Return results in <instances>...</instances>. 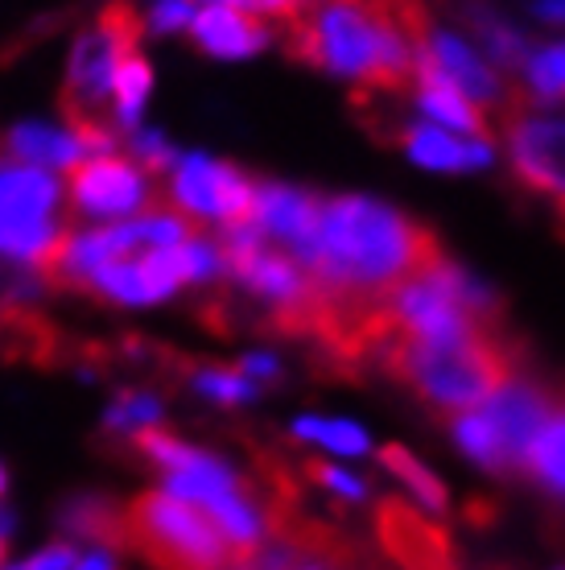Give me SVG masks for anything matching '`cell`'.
I'll return each mask as SVG.
<instances>
[{
    "mask_svg": "<svg viewBox=\"0 0 565 570\" xmlns=\"http://www.w3.org/2000/svg\"><path fill=\"white\" fill-rule=\"evenodd\" d=\"M562 224H565V207H562Z\"/></svg>",
    "mask_w": 565,
    "mask_h": 570,
    "instance_id": "74e56055",
    "label": "cell"
},
{
    "mask_svg": "<svg viewBox=\"0 0 565 570\" xmlns=\"http://www.w3.org/2000/svg\"><path fill=\"white\" fill-rule=\"evenodd\" d=\"M508 149L521 183L565 207V120L508 116Z\"/></svg>",
    "mask_w": 565,
    "mask_h": 570,
    "instance_id": "9c48e42d",
    "label": "cell"
},
{
    "mask_svg": "<svg viewBox=\"0 0 565 570\" xmlns=\"http://www.w3.org/2000/svg\"><path fill=\"white\" fill-rule=\"evenodd\" d=\"M454 439L467 451L475 463H483L487 471H512L504 446L495 439V430L479 417V410H467V414H454Z\"/></svg>",
    "mask_w": 565,
    "mask_h": 570,
    "instance_id": "7402d4cb",
    "label": "cell"
},
{
    "mask_svg": "<svg viewBox=\"0 0 565 570\" xmlns=\"http://www.w3.org/2000/svg\"><path fill=\"white\" fill-rule=\"evenodd\" d=\"M4 157L9 161H26V166H58V170H71L79 161H87L83 145L71 129H54V125H17L4 137Z\"/></svg>",
    "mask_w": 565,
    "mask_h": 570,
    "instance_id": "9a60e30c",
    "label": "cell"
},
{
    "mask_svg": "<svg viewBox=\"0 0 565 570\" xmlns=\"http://www.w3.org/2000/svg\"><path fill=\"white\" fill-rule=\"evenodd\" d=\"M190 385H195V393H202V397L211 401H224V405H240V401H252L256 393H260V385L256 381H248L240 368H198L190 372Z\"/></svg>",
    "mask_w": 565,
    "mask_h": 570,
    "instance_id": "603a6c76",
    "label": "cell"
},
{
    "mask_svg": "<svg viewBox=\"0 0 565 570\" xmlns=\"http://www.w3.org/2000/svg\"><path fill=\"white\" fill-rule=\"evenodd\" d=\"M380 463L388 471H393L400 484L409 488L413 500H417L422 509H429V513H442V509L450 504V500H446V488H442L438 475L425 468L422 459H413L409 451H405V446H396V442H393V446H384V451H380Z\"/></svg>",
    "mask_w": 565,
    "mask_h": 570,
    "instance_id": "ffe728a7",
    "label": "cell"
},
{
    "mask_svg": "<svg viewBox=\"0 0 565 570\" xmlns=\"http://www.w3.org/2000/svg\"><path fill=\"white\" fill-rule=\"evenodd\" d=\"M62 525L67 533L83 538L91 546H125V509H116L112 500L99 497H79L62 509Z\"/></svg>",
    "mask_w": 565,
    "mask_h": 570,
    "instance_id": "e0dca14e",
    "label": "cell"
},
{
    "mask_svg": "<svg viewBox=\"0 0 565 570\" xmlns=\"http://www.w3.org/2000/svg\"><path fill=\"white\" fill-rule=\"evenodd\" d=\"M132 161H141L145 170H170L178 154L174 145L153 129H132Z\"/></svg>",
    "mask_w": 565,
    "mask_h": 570,
    "instance_id": "4316f807",
    "label": "cell"
},
{
    "mask_svg": "<svg viewBox=\"0 0 565 570\" xmlns=\"http://www.w3.org/2000/svg\"><path fill=\"white\" fill-rule=\"evenodd\" d=\"M422 79H438V83H450L458 96H467V100H479V104H504V83H499V75L483 62L467 42H458L454 33H429V42L422 46V55H417V79L413 83H422Z\"/></svg>",
    "mask_w": 565,
    "mask_h": 570,
    "instance_id": "30bf717a",
    "label": "cell"
},
{
    "mask_svg": "<svg viewBox=\"0 0 565 570\" xmlns=\"http://www.w3.org/2000/svg\"><path fill=\"white\" fill-rule=\"evenodd\" d=\"M71 207L91 219H125L149 207V178L137 161L116 154L87 157L79 166H71V183H67Z\"/></svg>",
    "mask_w": 565,
    "mask_h": 570,
    "instance_id": "52a82bcc",
    "label": "cell"
},
{
    "mask_svg": "<svg viewBox=\"0 0 565 570\" xmlns=\"http://www.w3.org/2000/svg\"><path fill=\"white\" fill-rule=\"evenodd\" d=\"M417 87V108H422L434 125L442 129H454L458 137H475L483 141V132H487V116L467 100V96H458L450 83H438V79H422Z\"/></svg>",
    "mask_w": 565,
    "mask_h": 570,
    "instance_id": "2e32d148",
    "label": "cell"
},
{
    "mask_svg": "<svg viewBox=\"0 0 565 570\" xmlns=\"http://www.w3.org/2000/svg\"><path fill=\"white\" fill-rule=\"evenodd\" d=\"M537 17L553 21V26H565V0H537Z\"/></svg>",
    "mask_w": 565,
    "mask_h": 570,
    "instance_id": "836d02e7",
    "label": "cell"
},
{
    "mask_svg": "<svg viewBox=\"0 0 565 570\" xmlns=\"http://www.w3.org/2000/svg\"><path fill=\"white\" fill-rule=\"evenodd\" d=\"M524 71H528V87L537 91V100H565V42L528 55Z\"/></svg>",
    "mask_w": 565,
    "mask_h": 570,
    "instance_id": "d4e9b609",
    "label": "cell"
},
{
    "mask_svg": "<svg viewBox=\"0 0 565 570\" xmlns=\"http://www.w3.org/2000/svg\"><path fill=\"white\" fill-rule=\"evenodd\" d=\"M393 141L405 154L425 166V170H483L492 166V141H475V137H454L446 129H422V125H400Z\"/></svg>",
    "mask_w": 565,
    "mask_h": 570,
    "instance_id": "4fadbf2b",
    "label": "cell"
},
{
    "mask_svg": "<svg viewBox=\"0 0 565 570\" xmlns=\"http://www.w3.org/2000/svg\"><path fill=\"white\" fill-rule=\"evenodd\" d=\"M125 546L161 570H227L236 567L231 546L202 509L170 497L166 488L141 492L125 504Z\"/></svg>",
    "mask_w": 565,
    "mask_h": 570,
    "instance_id": "3957f363",
    "label": "cell"
},
{
    "mask_svg": "<svg viewBox=\"0 0 565 570\" xmlns=\"http://www.w3.org/2000/svg\"><path fill=\"white\" fill-rule=\"evenodd\" d=\"M0 525H9V517H4V513H0Z\"/></svg>",
    "mask_w": 565,
    "mask_h": 570,
    "instance_id": "8d00e7d4",
    "label": "cell"
},
{
    "mask_svg": "<svg viewBox=\"0 0 565 570\" xmlns=\"http://www.w3.org/2000/svg\"><path fill=\"white\" fill-rule=\"evenodd\" d=\"M475 21H479V38L487 42V55H492L495 62H504V67L528 62V46H524V38L516 29L504 26V21L492 13H475Z\"/></svg>",
    "mask_w": 565,
    "mask_h": 570,
    "instance_id": "484cf974",
    "label": "cell"
},
{
    "mask_svg": "<svg viewBox=\"0 0 565 570\" xmlns=\"http://www.w3.org/2000/svg\"><path fill=\"white\" fill-rule=\"evenodd\" d=\"M141 42V13L112 0L96 26H87L71 46V62H67V87H62V112H67V129L79 125H103V108L112 104V75L116 62L132 55Z\"/></svg>",
    "mask_w": 565,
    "mask_h": 570,
    "instance_id": "277c9868",
    "label": "cell"
},
{
    "mask_svg": "<svg viewBox=\"0 0 565 570\" xmlns=\"http://www.w3.org/2000/svg\"><path fill=\"white\" fill-rule=\"evenodd\" d=\"M58 207L62 186L38 166L0 161V257L42 269L50 248L58 244Z\"/></svg>",
    "mask_w": 565,
    "mask_h": 570,
    "instance_id": "5b68a950",
    "label": "cell"
},
{
    "mask_svg": "<svg viewBox=\"0 0 565 570\" xmlns=\"http://www.w3.org/2000/svg\"><path fill=\"white\" fill-rule=\"evenodd\" d=\"M149 91H153V71H149L141 50H132V55H125L116 62V75H112V112L128 132L137 129L145 104H149Z\"/></svg>",
    "mask_w": 565,
    "mask_h": 570,
    "instance_id": "d6986e66",
    "label": "cell"
},
{
    "mask_svg": "<svg viewBox=\"0 0 565 570\" xmlns=\"http://www.w3.org/2000/svg\"><path fill=\"white\" fill-rule=\"evenodd\" d=\"M75 570H116V558H112V550L96 546V550H87L83 558H75Z\"/></svg>",
    "mask_w": 565,
    "mask_h": 570,
    "instance_id": "d6a6232c",
    "label": "cell"
},
{
    "mask_svg": "<svg viewBox=\"0 0 565 570\" xmlns=\"http://www.w3.org/2000/svg\"><path fill=\"white\" fill-rule=\"evenodd\" d=\"M0 492H4V468H0Z\"/></svg>",
    "mask_w": 565,
    "mask_h": 570,
    "instance_id": "d590c367",
    "label": "cell"
},
{
    "mask_svg": "<svg viewBox=\"0 0 565 570\" xmlns=\"http://www.w3.org/2000/svg\"><path fill=\"white\" fill-rule=\"evenodd\" d=\"M524 468L553 492H565V401H553L549 417L541 422L537 439L524 451Z\"/></svg>",
    "mask_w": 565,
    "mask_h": 570,
    "instance_id": "ac0fdd59",
    "label": "cell"
},
{
    "mask_svg": "<svg viewBox=\"0 0 565 570\" xmlns=\"http://www.w3.org/2000/svg\"><path fill=\"white\" fill-rule=\"evenodd\" d=\"M442 257L438 236L388 203L339 195L323 203L314 240L297 253L310 285L330 302H384Z\"/></svg>",
    "mask_w": 565,
    "mask_h": 570,
    "instance_id": "6da1fadb",
    "label": "cell"
},
{
    "mask_svg": "<svg viewBox=\"0 0 565 570\" xmlns=\"http://www.w3.org/2000/svg\"><path fill=\"white\" fill-rule=\"evenodd\" d=\"M236 9L240 13H256V17H272V21H281L289 26L301 9V0H236Z\"/></svg>",
    "mask_w": 565,
    "mask_h": 570,
    "instance_id": "f546056e",
    "label": "cell"
},
{
    "mask_svg": "<svg viewBox=\"0 0 565 570\" xmlns=\"http://www.w3.org/2000/svg\"><path fill=\"white\" fill-rule=\"evenodd\" d=\"M376 533H380L384 554L393 558L400 570H463L454 558L450 533L422 517V509H413L405 500H380L376 509Z\"/></svg>",
    "mask_w": 565,
    "mask_h": 570,
    "instance_id": "ba28073f",
    "label": "cell"
},
{
    "mask_svg": "<svg viewBox=\"0 0 565 570\" xmlns=\"http://www.w3.org/2000/svg\"><path fill=\"white\" fill-rule=\"evenodd\" d=\"M161 401L153 393H120V397L108 405V430H128V434H141V430H153L161 422Z\"/></svg>",
    "mask_w": 565,
    "mask_h": 570,
    "instance_id": "cb8c5ba5",
    "label": "cell"
},
{
    "mask_svg": "<svg viewBox=\"0 0 565 570\" xmlns=\"http://www.w3.org/2000/svg\"><path fill=\"white\" fill-rule=\"evenodd\" d=\"M318 212L323 203L306 195V190H294V186L281 183H260L252 199V219L265 236H277V240L289 244V253H301L306 244L314 240V228H318Z\"/></svg>",
    "mask_w": 565,
    "mask_h": 570,
    "instance_id": "7c38bea8",
    "label": "cell"
},
{
    "mask_svg": "<svg viewBox=\"0 0 565 570\" xmlns=\"http://www.w3.org/2000/svg\"><path fill=\"white\" fill-rule=\"evenodd\" d=\"M380 368L409 385L425 405L442 414H467L516 376V347L504 331H483L463 340H393Z\"/></svg>",
    "mask_w": 565,
    "mask_h": 570,
    "instance_id": "7a4b0ae2",
    "label": "cell"
},
{
    "mask_svg": "<svg viewBox=\"0 0 565 570\" xmlns=\"http://www.w3.org/2000/svg\"><path fill=\"white\" fill-rule=\"evenodd\" d=\"M211 4H231V9H236V0H211Z\"/></svg>",
    "mask_w": 565,
    "mask_h": 570,
    "instance_id": "e575fe53",
    "label": "cell"
},
{
    "mask_svg": "<svg viewBox=\"0 0 565 570\" xmlns=\"http://www.w3.org/2000/svg\"><path fill=\"white\" fill-rule=\"evenodd\" d=\"M256 183L244 170L215 161V157H178L170 178L174 212L186 219H215V224H248L252 219Z\"/></svg>",
    "mask_w": 565,
    "mask_h": 570,
    "instance_id": "8992f818",
    "label": "cell"
},
{
    "mask_svg": "<svg viewBox=\"0 0 565 570\" xmlns=\"http://www.w3.org/2000/svg\"><path fill=\"white\" fill-rule=\"evenodd\" d=\"M75 558L79 554H75L71 546L58 542V546H46L42 554H33L29 562H21V567L26 570H75Z\"/></svg>",
    "mask_w": 565,
    "mask_h": 570,
    "instance_id": "4dcf8cb0",
    "label": "cell"
},
{
    "mask_svg": "<svg viewBox=\"0 0 565 570\" xmlns=\"http://www.w3.org/2000/svg\"><path fill=\"white\" fill-rule=\"evenodd\" d=\"M149 21H153L157 33H178V29H190V21H195V4H190V0H157Z\"/></svg>",
    "mask_w": 565,
    "mask_h": 570,
    "instance_id": "f1b7e54d",
    "label": "cell"
},
{
    "mask_svg": "<svg viewBox=\"0 0 565 570\" xmlns=\"http://www.w3.org/2000/svg\"><path fill=\"white\" fill-rule=\"evenodd\" d=\"M297 439L314 442V446H326L335 455H368V434L359 422H343V417H297L294 422Z\"/></svg>",
    "mask_w": 565,
    "mask_h": 570,
    "instance_id": "44dd1931",
    "label": "cell"
},
{
    "mask_svg": "<svg viewBox=\"0 0 565 570\" xmlns=\"http://www.w3.org/2000/svg\"><path fill=\"white\" fill-rule=\"evenodd\" d=\"M479 417L487 426L495 430V439L504 446V455H508L512 468H521L524 463V451H528V442L537 439L541 422L549 417L553 401L541 393L537 385H528V381H516L512 376L508 385H499L492 397L475 405Z\"/></svg>",
    "mask_w": 565,
    "mask_h": 570,
    "instance_id": "8fae6325",
    "label": "cell"
},
{
    "mask_svg": "<svg viewBox=\"0 0 565 570\" xmlns=\"http://www.w3.org/2000/svg\"><path fill=\"white\" fill-rule=\"evenodd\" d=\"M240 372L248 376V381H277V360L272 356H248V360H240Z\"/></svg>",
    "mask_w": 565,
    "mask_h": 570,
    "instance_id": "1f68e13d",
    "label": "cell"
},
{
    "mask_svg": "<svg viewBox=\"0 0 565 570\" xmlns=\"http://www.w3.org/2000/svg\"><path fill=\"white\" fill-rule=\"evenodd\" d=\"M190 29H195V42L215 58H248L269 46V26L231 4H211L195 13Z\"/></svg>",
    "mask_w": 565,
    "mask_h": 570,
    "instance_id": "5bb4252c",
    "label": "cell"
},
{
    "mask_svg": "<svg viewBox=\"0 0 565 570\" xmlns=\"http://www.w3.org/2000/svg\"><path fill=\"white\" fill-rule=\"evenodd\" d=\"M306 475H310L318 488H326V492H335V497H343V500H364V492H368V484H364L359 475H351V471H343V468H330V463H306Z\"/></svg>",
    "mask_w": 565,
    "mask_h": 570,
    "instance_id": "83f0119b",
    "label": "cell"
}]
</instances>
